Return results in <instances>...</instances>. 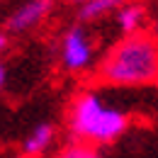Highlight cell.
I'll return each mask as SVG.
<instances>
[{
	"mask_svg": "<svg viewBox=\"0 0 158 158\" xmlns=\"http://www.w3.org/2000/svg\"><path fill=\"white\" fill-rule=\"evenodd\" d=\"M54 158H102L98 146H90V143H80V141H66L63 146L56 148Z\"/></svg>",
	"mask_w": 158,
	"mask_h": 158,
	"instance_id": "ba28073f",
	"label": "cell"
},
{
	"mask_svg": "<svg viewBox=\"0 0 158 158\" xmlns=\"http://www.w3.org/2000/svg\"><path fill=\"white\" fill-rule=\"evenodd\" d=\"M10 39H12V34H10L7 29H0V56L10 49Z\"/></svg>",
	"mask_w": 158,
	"mask_h": 158,
	"instance_id": "9c48e42d",
	"label": "cell"
},
{
	"mask_svg": "<svg viewBox=\"0 0 158 158\" xmlns=\"http://www.w3.org/2000/svg\"><path fill=\"white\" fill-rule=\"evenodd\" d=\"M68 2H73V5H83L85 0H68Z\"/></svg>",
	"mask_w": 158,
	"mask_h": 158,
	"instance_id": "8fae6325",
	"label": "cell"
},
{
	"mask_svg": "<svg viewBox=\"0 0 158 158\" xmlns=\"http://www.w3.org/2000/svg\"><path fill=\"white\" fill-rule=\"evenodd\" d=\"M153 34H158V22H156V24H153Z\"/></svg>",
	"mask_w": 158,
	"mask_h": 158,
	"instance_id": "7c38bea8",
	"label": "cell"
},
{
	"mask_svg": "<svg viewBox=\"0 0 158 158\" xmlns=\"http://www.w3.org/2000/svg\"><path fill=\"white\" fill-rule=\"evenodd\" d=\"M124 0H85L78 5V22L80 24H95L117 12V7Z\"/></svg>",
	"mask_w": 158,
	"mask_h": 158,
	"instance_id": "52a82bcc",
	"label": "cell"
},
{
	"mask_svg": "<svg viewBox=\"0 0 158 158\" xmlns=\"http://www.w3.org/2000/svg\"><path fill=\"white\" fill-rule=\"evenodd\" d=\"M5 85H7V68H5V63L0 59V93L5 90Z\"/></svg>",
	"mask_w": 158,
	"mask_h": 158,
	"instance_id": "30bf717a",
	"label": "cell"
},
{
	"mask_svg": "<svg viewBox=\"0 0 158 158\" xmlns=\"http://www.w3.org/2000/svg\"><path fill=\"white\" fill-rule=\"evenodd\" d=\"M95 78L107 88H148L158 78V34L141 29L122 34L95 66Z\"/></svg>",
	"mask_w": 158,
	"mask_h": 158,
	"instance_id": "6da1fadb",
	"label": "cell"
},
{
	"mask_svg": "<svg viewBox=\"0 0 158 158\" xmlns=\"http://www.w3.org/2000/svg\"><path fill=\"white\" fill-rule=\"evenodd\" d=\"M56 127L51 122H41L37 127L29 129V134L22 139L20 143V153L22 158H41L44 153H49L56 143Z\"/></svg>",
	"mask_w": 158,
	"mask_h": 158,
	"instance_id": "5b68a950",
	"label": "cell"
},
{
	"mask_svg": "<svg viewBox=\"0 0 158 158\" xmlns=\"http://www.w3.org/2000/svg\"><path fill=\"white\" fill-rule=\"evenodd\" d=\"M54 12V0H22L20 5L7 15L5 27L10 34H29L39 29Z\"/></svg>",
	"mask_w": 158,
	"mask_h": 158,
	"instance_id": "277c9868",
	"label": "cell"
},
{
	"mask_svg": "<svg viewBox=\"0 0 158 158\" xmlns=\"http://www.w3.org/2000/svg\"><path fill=\"white\" fill-rule=\"evenodd\" d=\"M131 127V114L112 105L100 90H78L66 110V134L71 141L90 146H110L124 136Z\"/></svg>",
	"mask_w": 158,
	"mask_h": 158,
	"instance_id": "7a4b0ae2",
	"label": "cell"
},
{
	"mask_svg": "<svg viewBox=\"0 0 158 158\" xmlns=\"http://www.w3.org/2000/svg\"><path fill=\"white\" fill-rule=\"evenodd\" d=\"M114 24L122 34H134L146 29V22H148V10L141 0H124L117 7V12L112 15Z\"/></svg>",
	"mask_w": 158,
	"mask_h": 158,
	"instance_id": "8992f818",
	"label": "cell"
},
{
	"mask_svg": "<svg viewBox=\"0 0 158 158\" xmlns=\"http://www.w3.org/2000/svg\"><path fill=\"white\" fill-rule=\"evenodd\" d=\"M153 85H156V88H158V78H156V83H153Z\"/></svg>",
	"mask_w": 158,
	"mask_h": 158,
	"instance_id": "4fadbf2b",
	"label": "cell"
},
{
	"mask_svg": "<svg viewBox=\"0 0 158 158\" xmlns=\"http://www.w3.org/2000/svg\"><path fill=\"white\" fill-rule=\"evenodd\" d=\"M98 44L88 32V24H71L61 32L56 44V61L66 76H88L98 66Z\"/></svg>",
	"mask_w": 158,
	"mask_h": 158,
	"instance_id": "3957f363",
	"label": "cell"
}]
</instances>
